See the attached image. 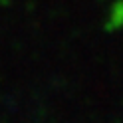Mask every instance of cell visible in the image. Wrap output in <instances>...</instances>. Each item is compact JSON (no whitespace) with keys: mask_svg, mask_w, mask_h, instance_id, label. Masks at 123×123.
I'll use <instances>...</instances> for the list:
<instances>
[{"mask_svg":"<svg viewBox=\"0 0 123 123\" xmlns=\"http://www.w3.org/2000/svg\"><path fill=\"white\" fill-rule=\"evenodd\" d=\"M103 30L105 32L123 30V0H113L107 6V12L103 16Z\"/></svg>","mask_w":123,"mask_h":123,"instance_id":"obj_1","label":"cell"}]
</instances>
